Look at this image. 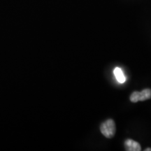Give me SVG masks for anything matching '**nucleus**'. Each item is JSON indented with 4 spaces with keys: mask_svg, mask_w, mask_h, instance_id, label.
Here are the masks:
<instances>
[{
    "mask_svg": "<svg viewBox=\"0 0 151 151\" xmlns=\"http://www.w3.org/2000/svg\"><path fill=\"white\" fill-rule=\"evenodd\" d=\"M101 134L104 136L105 137L111 139L113 137L116 131V127L115 122L111 119L107 120L106 121L103 122L100 127Z\"/></svg>",
    "mask_w": 151,
    "mask_h": 151,
    "instance_id": "f257e3e1",
    "label": "nucleus"
},
{
    "mask_svg": "<svg viewBox=\"0 0 151 151\" xmlns=\"http://www.w3.org/2000/svg\"><path fill=\"white\" fill-rule=\"evenodd\" d=\"M151 99V90L144 89L141 92H134L130 96V101L137 103L139 101H145Z\"/></svg>",
    "mask_w": 151,
    "mask_h": 151,
    "instance_id": "f03ea898",
    "label": "nucleus"
},
{
    "mask_svg": "<svg viewBox=\"0 0 151 151\" xmlns=\"http://www.w3.org/2000/svg\"><path fill=\"white\" fill-rule=\"evenodd\" d=\"M124 146L127 151H140L141 150L140 144L132 139H127L124 142Z\"/></svg>",
    "mask_w": 151,
    "mask_h": 151,
    "instance_id": "7ed1b4c3",
    "label": "nucleus"
},
{
    "mask_svg": "<svg viewBox=\"0 0 151 151\" xmlns=\"http://www.w3.org/2000/svg\"><path fill=\"white\" fill-rule=\"evenodd\" d=\"M113 73H114V76L115 77H116V78L117 79V81H118L120 83H123L125 82V76L124 75L123 71H122V70L120 68H115L114 71H113Z\"/></svg>",
    "mask_w": 151,
    "mask_h": 151,
    "instance_id": "20e7f679",
    "label": "nucleus"
},
{
    "mask_svg": "<svg viewBox=\"0 0 151 151\" xmlns=\"http://www.w3.org/2000/svg\"><path fill=\"white\" fill-rule=\"evenodd\" d=\"M145 151H151V148H146Z\"/></svg>",
    "mask_w": 151,
    "mask_h": 151,
    "instance_id": "39448f33",
    "label": "nucleus"
}]
</instances>
